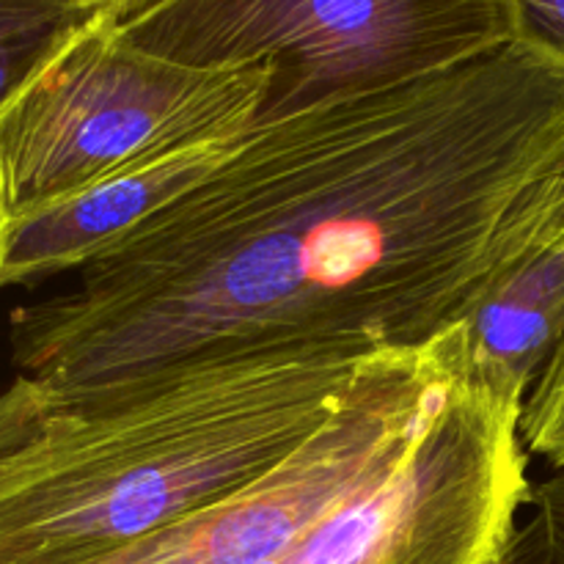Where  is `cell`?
I'll list each match as a JSON object with an SVG mask.
<instances>
[{
    "instance_id": "4",
    "label": "cell",
    "mask_w": 564,
    "mask_h": 564,
    "mask_svg": "<svg viewBox=\"0 0 564 564\" xmlns=\"http://www.w3.org/2000/svg\"><path fill=\"white\" fill-rule=\"evenodd\" d=\"M268 86V66L193 69L91 20L0 116V224L154 154L259 127Z\"/></svg>"
},
{
    "instance_id": "2",
    "label": "cell",
    "mask_w": 564,
    "mask_h": 564,
    "mask_svg": "<svg viewBox=\"0 0 564 564\" xmlns=\"http://www.w3.org/2000/svg\"><path fill=\"white\" fill-rule=\"evenodd\" d=\"M372 347L209 352L44 394L0 446V564H91L235 494L317 433Z\"/></svg>"
},
{
    "instance_id": "7",
    "label": "cell",
    "mask_w": 564,
    "mask_h": 564,
    "mask_svg": "<svg viewBox=\"0 0 564 564\" xmlns=\"http://www.w3.org/2000/svg\"><path fill=\"white\" fill-rule=\"evenodd\" d=\"M253 130L154 154L50 207L0 224V290L86 270L198 191Z\"/></svg>"
},
{
    "instance_id": "13",
    "label": "cell",
    "mask_w": 564,
    "mask_h": 564,
    "mask_svg": "<svg viewBox=\"0 0 564 564\" xmlns=\"http://www.w3.org/2000/svg\"><path fill=\"white\" fill-rule=\"evenodd\" d=\"M42 391L31 380L20 378V375H17L9 389L0 391V446L14 441L33 422V416L42 411Z\"/></svg>"
},
{
    "instance_id": "14",
    "label": "cell",
    "mask_w": 564,
    "mask_h": 564,
    "mask_svg": "<svg viewBox=\"0 0 564 564\" xmlns=\"http://www.w3.org/2000/svg\"><path fill=\"white\" fill-rule=\"evenodd\" d=\"M77 3L97 20L110 22V25H124V22L141 17L143 11L160 6L163 0H77Z\"/></svg>"
},
{
    "instance_id": "8",
    "label": "cell",
    "mask_w": 564,
    "mask_h": 564,
    "mask_svg": "<svg viewBox=\"0 0 564 564\" xmlns=\"http://www.w3.org/2000/svg\"><path fill=\"white\" fill-rule=\"evenodd\" d=\"M466 328L474 364L529 394L564 341V231L512 270Z\"/></svg>"
},
{
    "instance_id": "9",
    "label": "cell",
    "mask_w": 564,
    "mask_h": 564,
    "mask_svg": "<svg viewBox=\"0 0 564 564\" xmlns=\"http://www.w3.org/2000/svg\"><path fill=\"white\" fill-rule=\"evenodd\" d=\"M91 20L77 0H0V116Z\"/></svg>"
},
{
    "instance_id": "10",
    "label": "cell",
    "mask_w": 564,
    "mask_h": 564,
    "mask_svg": "<svg viewBox=\"0 0 564 564\" xmlns=\"http://www.w3.org/2000/svg\"><path fill=\"white\" fill-rule=\"evenodd\" d=\"M527 523L496 564H564V468L532 490Z\"/></svg>"
},
{
    "instance_id": "3",
    "label": "cell",
    "mask_w": 564,
    "mask_h": 564,
    "mask_svg": "<svg viewBox=\"0 0 564 564\" xmlns=\"http://www.w3.org/2000/svg\"><path fill=\"white\" fill-rule=\"evenodd\" d=\"M116 31L193 69L268 66L259 124L441 75L516 39L512 0H163Z\"/></svg>"
},
{
    "instance_id": "11",
    "label": "cell",
    "mask_w": 564,
    "mask_h": 564,
    "mask_svg": "<svg viewBox=\"0 0 564 564\" xmlns=\"http://www.w3.org/2000/svg\"><path fill=\"white\" fill-rule=\"evenodd\" d=\"M521 435L529 455H540L554 468H564V341L529 391Z\"/></svg>"
},
{
    "instance_id": "5",
    "label": "cell",
    "mask_w": 564,
    "mask_h": 564,
    "mask_svg": "<svg viewBox=\"0 0 564 564\" xmlns=\"http://www.w3.org/2000/svg\"><path fill=\"white\" fill-rule=\"evenodd\" d=\"M468 367L466 323L424 347L369 352L328 422L290 457L91 564H268L391 471Z\"/></svg>"
},
{
    "instance_id": "6",
    "label": "cell",
    "mask_w": 564,
    "mask_h": 564,
    "mask_svg": "<svg viewBox=\"0 0 564 564\" xmlns=\"http://www.w3.org/2000/svg\"><path fill=\"white\" fill-rule=\"evenodd\" d=\"M527 397L471 358L411 452L268 564H496L534 490Z\"/></svg>"
},
{
    "instance_id": "12",
    "label": "cell",
    "mask_w": 564,
    "mask_h": 564,
    "mask_svg": "<svg viewBox=\"0 0 564 564\" xmlns=\"http://www.w3.org/2000/svg\"><path fill=\"white\" fill-rule=\"evenodd\" d=\"M512 36L564 66V0H512Z\"/></svg>"
},
{
    "instance_id": "1",
    "label": "cell",
    "mask_w": 564,
    "mask_h": 564,
    "mask_svg": "<svg viewBox=\"0 0 564 564\" xmlns=\"http://www.w3.org/2000/svg\"><path fill=\"white\" fill-rule=\"evenodd\" d=\"M564 231V66L510 42L259 124L198 191L11 314L50 397L209 352L424 347Z\"/></svg>"
}]
</instances>
